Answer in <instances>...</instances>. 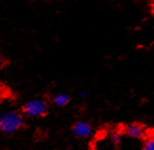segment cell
<instances>
[{
	"mask_svg": "<svg viewBox=\"0 0 154 150\" xmlns=\"http://www.w3.org/2000/svg\"><path fill=\"white\" fill-rule=\"evenodd\" d=\"M24 125L22 115L16 112H6L0 115V131L5 133H12Z\"/></svg>",
	"mask_w": 154,
	"mask_h": 150,
	"instance_id": "obj_1",
	"label": "cell"
},
{
	"mask_svg": "<svg viewBox=\"0 0 154 150\" xmlns=\"http://www.w3.org/2000/svg\"><path fill=\"white\" fill-rule=\"evenodd\" d=\"M1 63H2V58L0 57V65H1Z\"/></svg>",
	"mask_w": 154,
	"mask_h": 150,
	"instance_id": "obj_9",
	"label": "cell"
},
{
	"mask_svg": "<svg viewBox=\"0 0 154 150\" xmlns=\"http://www.w3.org/2000/svg\"><path fill=\"white\" fill-rule=\"evenodd\" d=\"M73 132L76 136L80 138H85L88 137L92 134V127L90 124L84 121H79L77 122L73 127Z\"/></svg>",
	"mask_w": 154,
	"mask_h": 150,
	"instance_id": "obj_3",
	"label": "cell"
},
{
	"mask_svg": "<svg viewBox=\"0 0 154 150\" xmlns=\"http://www.w3.org/2000/svg\"><path fill=\"white\" fill-rule=\"evenodd\" d=\"M125 133L131 138H141L145 134V130L141 125L131 124L125 127Z\"/></svg>",
	"mask_w": 154,
	"mask_h": 150,
	"instance_id": "obj_4",
	"label": "cell"
},
{
	"mask_svg": "<svg viewBox=\"0 0 154 150\" xmlns=\"http://www.w3.org/2000/svg\"><path fill=\"white\" fill-rule=\"evenodd\" d=\"M86 92H82V93H80V96H82V97H85L86 96Z\"/></svg>",
	"mask_w": 154,
	"mask_h": 150,
	"instance_id": "obj_8",
	"label": "cell"
},
{
	"mask_svg": "<svg viewBox=\"0 0 154 150\" xmlns=\"http://www.w3.org/2000/svg\"><path fill=\"white\" fill-rule=\"evenodd\" d=\"M111 142H112L113 145H117L119 142H120V135L118 133H113L111 136Z\"/></svg>",
	"mask_w": 154,
	"mask_h": 150,
	"instance_id": "obj_7",
	"label": "cell"
},
{
	"mask_svg": "<svg viewBox=\"0 0 154 150\" xmlns=\"http://www.w3.org/2000/svg\"><path fill=\"white\" fill-rule=\"evenodd\" d=\"M98 150H100V149H98Z\"/></svg>",
	"mask_w": 154,
	"mask_h": 150,
	"instance_id": "obj_10",
	"label": "cell"
},
{
	"mask_svg": "<svg viewBox=\"0 0 154 150\" xmlns=\"http://www.w3.org/2000/svg\"><path fill=\"white\" fill-rule=\"evenodd\" d=\"M144 150H154V140L152 137H149L146 140L144 146Z\"/></svg>",
	"mask_w": 154,
	"mask_h": 150,
	"instance_id": "obj_6",
	"label": "cell"
},
{
	"mask_svg": "<svg viewBox=\"0 0 154 150\" xmlns=\"http://www.w3.org/2000/svg\"><path fill=\"white\" fill-rule=\"evenodd\" d=\"M53 101H54V103L57 106L63 107V106L68 104L69 96H68L67 94H65V93H60V94L56 95V96L54 97V99H53Z\"/></svg>",
	"mask_w": 154,
	"mask_h": 150,
	"instance_id": "obj_5",
	"label": "cell"
},
{
	"mask_svg": "<svg viewBox=\"0 0 154 150\" xmlns=\"http://www.w3.org/2000/svg\"><path fill=\"white\" fill-rule=\"evenodd\" d=\"M23 112L28 116L41 117L48 112V107L45 102L41 99H34L28 102L23 108Z\"/></svg>",
	"mask_w": 154,
	"mask_h": 150,
	"instance_id": "obj_2",
	"label": "cell"
}]
</instances>
